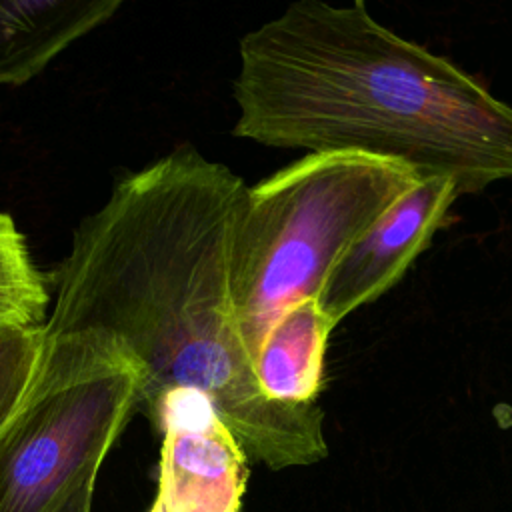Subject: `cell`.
<instances>
[{
    "mask_svg": "<svg viewBox=\"0 0 512 512\" xmlns=\"http://www.w3.org/2000/svg\"><path fill=\"white\" fill-rule=\"evenodd\" d=\"M246 192L240 176L194 148L120 178L74 230L44 332L118 346L136 368L146 416L166 392L194 390L248 460L308 466L328 456L324 412L260 390L234 318L230 244Z\"/></svg>",
    "mask_w": 512,
    "mask_h": 512,
    "instance_id": "cell-1",
    "label": "cell"
},
{
    "mask_svg": "<svg viewBox=\"0 0 512 512\" xmlns=\"http://www.w3.org/2000/svg\"><path fill=\"white\" fill-rule=\"evenodd\" d=\"M232 96V134L270 148L400 162L458 196L512 178V106L362 0H298L244 34Z\"/></svg>",
    "mask_w": 512,
    "mask_h": 512,
    "instance_id": "cell-2",
    "label": "cell"
},
{
    "mask_svg": "<svg viewBox=\"0 0 512 512\" xmlns=\"http://www.w3.org/2000/svg\"><path fill=\"white\" fill-rule=\"evenodd\" d=\"M420 180L400 162L320 152L248 188L232 230L230 294L252 366L274 320L318 298L338 256Z\"/></svg>",
    "mask_w": 512,
    "mask_h": 512,
    "instance_id": "cell-3",
    "label": "cell"
},
{
    "mask_svg": "<svg viewBox=\"0 0 512 512\" xmlns=\"http://www.w3.org/2000/svg\"><path fill=\"white\" fill-rule=\"evenodd\" d=\"M136 408L138 374L118 346L46 336L30 390L0 434V512H56L98 478Z\"/></svg>",
    "mask_w": 512,
    "mask_h": 512,
    "instance_id": "cell-4",
    "label": "cell"
},
{
    "mask_svg": "<svg viewBox=\"0 0 512 512\" xmlns=\"http://www.w3.org/2000/svg\"><path fill=\"white\" fill-rule=\"evenodd\" d=\"M148 418L162 434L156 498L166 512H242L248 456L212 404L178 388Z\"/></svg>",
    "mask_w": 512,
    "mask_h": 512,
    "instance_id": "cell-5",
    "label": "cell"
},
{
    "mask_svg": "<svg viewBox=\"0 0 512 512\" xmlns=\"http://www.w3.org/2000/svg\"><path fill=\"white\" fill-rule=\"evenodd\" d=\"M456 198L452 178H424L338 256L316 298L332 326L402 278L430 244Z\"/></svg>",
    "mask_w": 512,
    "mask_h": 512,
    "instance_id": "cell-6",
    "label": "cell"
},
{
    "mask_svg": "<svg viewBox=\"0 0 512 512\" xmlns=\"http://www.w3.org/2000/svg\"><path fill=\"white\" fill-rule=\"evenodd\" d=\"M120 0H0V84H24L98 28Z\"/></svg>",
    "mask_w": 512,
    "mask_h": 512,
    "instance_id": "cell-7",
    "label": "cell"
},
{
    "mask_svg": "<svg viewBox=\"0 0 512 512\" xmlns=\"http://www.w3.org/2000/svg\"><path fill=\"white\" fill-rule=\"evenodd\" d=\"M332 328L316 298L288 306L268 328L254 356L260 390L278 402H316Z\"/></svg>",
    "mask_w": 512,
    "mask_h": 512,
    "instance_id": "cell-8",
    "label": "cell"
},
{
    "mask_svg": "<svg viewBox=\"0 0 512 512\" xmlns=\"http://www.w3.org/2000/svg\"><path fill=\"white\" fill-rule=\"evenodd\" d=\"M48 300L24 236L12 216L0 214V326H44Z\"/></svg>",
    "mask_w": 512,
    "mask_h": 512,
    "instance_id": "cell-9",
    "label": "cell"
},
{
    "mask_svg": "<svg viewBox=\"0 0 512 512\" xmlns=\"http://www.w3.org/2000/svg\"><path fill=\"white\" fill-rule=\"evenodd\" d=\"M44 342V326H0V434L30 390Z\"/></svg>",
    "mask_w": 512,
    "mask_h": 512,
    "instance_id": "cell-10",
    "label": "cell"
},
{
    "mask_svg": "<svg viewBox=\"0 0 512 512\" xmlns=\"http://www.w3.org/2000/svg\"><path fill=\"white\" fill-rule=\"evenodd\" d=\"M96 478L86 480L80 484L60 506L56 512H90L92 510V498H94Z\"/></svg>",
    "mask_w": 512,
    "mask_h": 512,
    "instance_id": "cell-11",
    "label": "cell"
},
{
    "mask_svg": "<svg viewBox=\"0 0 512 512\" xmlns=\"http://www.w3.org/2000/svg\"><path fill=\"white\" fill-rule=\"evenodd\" d=\"M148 512H166V508H164V504H162L158 498H154V502H152V506H150Z\"/></svg>",
    "mask_w": 512,
    "mask_h": 512,
    "instance_id": "cell-12",
    "label": "cell"
}]
</instances>
